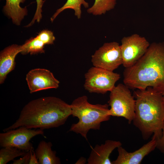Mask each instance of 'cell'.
<instances>
[{"mask_svg":"<svg viewBox=\"0 0 164 164\" xmlns=\"http://www.w3.org/2000/svg\"><path fill=\"white\" fill-rule=\"evenodd\" d=\"M51 142L44 140L40 142L34 151L39 164H60V158L56 155V152L52 149Z\"/></svg>","mask_w":164,"mask_h":164,"instance_id":"obj_14","label":"cell"},{"mask_svg":"<svg viewBox=\"0 0 164 164\" xmlns=\"http://www.w3.org/2000/svg\"><path fill=\"white\" fill-rule=\"evenodd\" d=\"M85 89L91 93L104 94L111 91L120 78V75L113 71L94 66L84 75Z\"/></svg>","mask_w":164,"mask_h":164,"instance_id":"obj_6","label":"cell"},{"mask_svg":"<svg viewBox=\"0 0 164 164\" xmlns=\"http://www.w3.org/2000/svg\"><path fill=\"white\" fill-rule=\"evenodd\" d=\"M157 138L152 137L151 140L139 149L128 152L121 146L117 148L118 155L112 164H140L144 158L156 148Z\"/></svg>","mask_w":164,"mask_h":164,"instance_id":"obj_11","label":"cell"},{"mask_svg":"<svg viewBox=\"0 0 164 164\" xmlns=\"http://www.w3.org/2000/svg\"><path fill=\"white\" fill-rule=\"evenodd\" d=\"M116 1L117 0H95L93 5L87 9V12L94 15L104 14L114 8Z\"/></svg>","mask_w":164,"mask_h":164,"instance_id":"obj_16","label":"cell"},{"mask_svg":"<svg viewBox=\"0 0 164 164\" xmlns=\"http://www.w3.org/2000/svg\"><path fill=\"white\" fill-rule=\"evenodd\" d=\"M72 114L69 104L53 96L40 97L29 102L23 107L18 119L4 132L24 126L43 130L64 125Z\"/></svg>","mask_w":164,"mask_h":164,"instance_id":"obj_1","label":"cell"},{"mask_svg":"<svg viewBox=\"0 0 164 164\" xmlns=\"http://www.w3.org/2000/svg\"><path fill=\"white\" fill-rule=\"evenodd\" d=\"M25 0H6V4L3 7L5 13L11 18L13 22L19 25L22 20L27 14L26 7L22 8L20 4Z\"/></svg>","mask_w":164,"mask_h":164,"instance_id":"obj_15","label":"cell"},{"mask_svg":"<svg viewBox=\"0 0 164 164\" xmlns=\"http://www.w3.org/2000/svg\"><path fill=\"white\" fill-rule=\"evenodd\" d=\"M44 43L36 36L27 40L22 45L21 53L23 55L29 53L33 54L39 53H44Z\"/></svg>","mask_w":164,"mask_h":164,"instance_id":"obj_18","label":"cell"},{"mask_svg":"<svg viewBox=\"0 0 164 164\" xmlns=\"http://www.w3.org/2000/svg\"><path fill=\"white\" fill-rule=\"evenodd\" d=\"M22 45L13 44L2 50L0 54V84H3L8 74L14 70L15 58L21 53Z\"/></svg>","mask_w":164,"mask_h":164,"instance_id":"obj_13","label":"cell"},{"mask_svg":"<svg viewBox=\"0 0 164 164\" xmlns=\"http://www.w3.org/2000/svg\"><path fill=\"white\" fill-rule=\"evenodd\" d=\"M70 105L71 115L79 121L71 125L69 131L80 134L86 140L89 130L100 129L101 123L108 121L111 116L108 104H91L85 95L76 98Z\"/></svg>","mask_w":164,"mask_h":164,"instance_id":"obj_4","label":"cell"},{"mask_svg":"<svg viewBox=\"0 0 164 164\" xmlns=\"http://www.w3.org/2000/svg\"><path fill=\"white\" fill-rule=\"evenodd\" d=\"M31 155L29 164H39L38 159L36 157L34 151H30Z\"/></svg>","mask_w":164,"mask_h":164,"instance_id":"obj_24","label":"cell"},{"mask_svg":"<svg viewBox=\"0 0 164 164\" xmlns=\"http://www.w3.org/2000/svg\"><path fill=\"white\" fill-rule=\"evenodd\" d=\"M94 66L113 71L122 64L120 45L117 42L104 43L91 56Z\"/></svg>","mask_w":164,"mask_h":164,"instance_id":"obj_9","label":"cell"},{"mask_svg":"<svg viewBox=\"0 0 164 164\" xmlns=\"http://www.w3.org/2000/svg\"><path fill=\"white\" fill-rule=\"evenodd\" d=\"M156 148L164 154V125L161 136L157 139Z\"/></svg>","mask_w":164,"mask_h":164,"instance_id":"obj_23","label":"cell"},{"mask_svg":"<svg viewBox=\"0 0 164 164\" xmlns=\"http://www.w3.org/2000/svg\"><path fill=\"white\" fill-rule=\"evenodd\" d=\"M26 152L15 147H2L0 150V164H6L17 157L23 156Z\"/></svg>","mask_w":164,"mask_h":164,"instance_id":"obj_19","label":"cell"},{"mask_svg":"<svg viewBox=\"0 0 164 164\" xmlns=\"http://www.w3.org/2000/svg\"><path fill=\"white\" fill-rule=\"evenodd\" d=\"M87 161V160L85 158L83 157H81L77 161L75 164H84L86 163Z\"/></svg>","mask_w":164,"mask_h":164,"instance_id":"obj_25","label":"cell"},{"mask_svg":"<svg viewBox=\"0 0 164 164\" xmlns=\"http://www.w3.org/2000/svg\"><path fill=\"white\" fill-rule=\"evenodd\" d=\"M121 43L122 64L125 68L135 64L144 55L150 45L146 38L137 34L123 37Z\"/></svg>","mask_w":164,"mask_h":164,"instance_id":"obj_8","label":"cell"},{"mask_svg":"<svg viewBox=\"0 0 164 164\" xmlns=\"http://www.w3.org/2000/svg\"><path fill=\"white\" fill-rule=\"evenodd\" d=\"M135 100L133 124L141 132L143 138L152 135L157 139L162 134L164 125V103L162 93L151 87L134 92Z\"/></svg>","mask_w":164,"mask_h":164,"instance_id":"obj_3","label":"cell"},{"mask_svg":"<svg viewBox=\"0 0 164 164\" xmlns=\"http://www.w3.org/2000/svg\"><path fill=\"white\" fill-rule=\"evenodd\" d=\"M83 5L85 8L89 7L88 3L84 0H67L66 3L60 8L58 9L51 17L50 20L53 22L56 17L61 12L67 9H71L75 11V15L78 19L81 17V6Z\"/></svg>","mask_w":164,"mask_h":164,"instance_id":"obj_17","label":"cell"},{"mask_svg":"<svg viewBox=\"0 0 164 164\" xmlns=\"http://www.w3.org/2000/svg\"><path fill=\"white\" fill-rule=\"evenodd\" d=\"M31 153L30 151L26 152L22 158L14 160L13 164H29Z\"/></svg>","mask_w":164,"mask_h":164,"instance_id":"obj_22","label":"cell"},{"mask_svg":"<svg viewBox=\"0 0 164 164\" xmlns=\"http://www.w3.org/2000/svg\"><path fill=\"white\" fill-rule=\"evenodd\" d=\"M108 104L111 116L122 117L130 124L135 115V100L129 88L119 84L110 91Z\"/></svg>","mask_w":164,"mask_h":164,"instance_id":"obj_5","label":"cell"},{"mask_svg":"<svg viewBox=\"0 0 164 164\" xmlns=\"http://www.w3.org/2000/svg\"><path fill=\"white\" fill-rule=\"evenodd\" d=\"M36 37L45 45L53 44L55 39L51 31L46 30L40 32Z\"/></svg>","mask_w":164,"mask_h":164,"instance_id":"obj_20","label":"cell"},{"mask_svg":"<svg viewBox=\"0 0 164 164\" xmlns=\"http://www.w3.org/2000/svg\"><path fill=\"white\" fill-rule=\"evenodd\" d=\"M39 135H44L43 130L20 127L0 133V145L2 147H15L26 152L34 151L32 144L30 141Z\"/></svg>","mask_w":164,"mask_h":164,"instance_id":"obj_7","label":"cell"},{"mask_svg":"<svg viewBox=\"0 0 164 164\" xmlns=\"http://www.w3.org/2000/svg\"><path fill=\"white\" fill-rule=\"evenodd\" d=\"M36 1L37 2V8L35 14L31 22L26 26V27L32 26L36 20L37 22H39L42 18V7L44 1L43 0H36Z\"/></svg>","mask_w":164,"mask_h":164,"instance_id":"obj_21","label":"cell"},{"mask_svg":"<svg viewBox=\"0 0 164 164\" xmlns=\"http://www.w3.org/2000/svg\"><path fill=\"white\" fill-rule=\"evenodd\" d=\"M119 141L106 140L104 144L96 145L93 149L87 159L88 164H112L110 156L116 148L121 146Z\"/></svg>","mask_w":164,"mask_h":164,"instance_id":"obj_12","label":"cell"},{"mask_svg":"<svg viewBox=\"0 0 164 164\" xmlns=\"http://www.w3.org/2000/svg\"><path fill=\"white\" fill-rule=\"evenodd\" d=\"M30 92L51 88H57L59 81L50 70L43 68H36L30 70L26 75Z\"/></svg>","mask_w":164,"mask_h":164,"instance_id":"obj_10","label":"cell"},{"mask_svg":"<svg viewBox=\"0 0 164 164\" xmlns=\"http://www.w3.org/2000/svg\"><path fill=\"white\" fill-rule=\"evenodd\" d=\"M123 83L129 89L151 87L164 91V42L150 44L144 55L133 65L125 68Z\"/></svg>","mask_w":164,"mask_h":164,"instance_id":"obj_2","label":"cell"},{"mask_svg":"<svg viewBox=\"0 0 164 164\" xmlns=\"http://www.w3.org/2000/svg\"><path fill=\"white\" fill-rule=\"evenodd\" d=\"M162 96L163 101L164 103V91L162 93Z\"/></svg>","mask_w":164,"mask_h":164,"instance_id":"obj_26","label":"cell"}]
</instances>
